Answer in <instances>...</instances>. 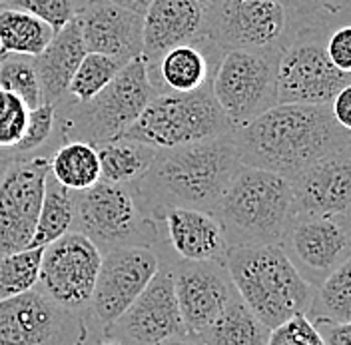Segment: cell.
Instances as JSON below:
<instances>
[{"label": "cell", "instance_id": "21", "mask_svg": "<svg viewBox=\"0 0 351 345\" xmlns=\"http://www.w3.org/2000/svg\"><path fill=\"white\" fill-rule=\"evenodd\" d=\"M164 248L186 261H219L228 256V241L214 214L174 208L164 214Z\"/></svg>", "mask_w": 351, "mask_h": 345}, {"label": "cell", "instance_id": "11", "mask_svg": "<svg viewBox=\"0 0 351 345\" xmlns=\"http://www.w3.org/2000/svg\"><path fill=\"white\" fill-rule=\"evenodd\" d=\"M88 313L60 307L38 287L0 300V345H86Z\"/></svg>", "mask_w": 351, "mask_h": 345}, {"label": "cell", "instance_id": "16", "mask_svg": "<svg viewBox=\"0 0 351 345\" xmlns=\"http://www.w3.org/2000/svg\"><path fill=\"white\" fill-rule=\"evenodd\" d=\"M280 248L313 287L351 256L350 217H293Z\"/></svg>", "mask_w": 351, "mask_h": 345}, {"label": "cell", "instance_id": "17", "mask_svg": "<svg viewBox=\"0 0 351 345\" xmlns=\"http://www.w3.org/2000/svg\"><path fill=\"white\" fill-rule=\"evenodd\" d=\"M174 292L186 333L197 337L238 296L226 263L170 259Z\"/></svg>", "mask_w": 351, "mask_h": 345}, {"label": "cell", "instance_id": "20", "mask_svg": "<svg viewBox=\"0 0 351 345\" xmlns=\"http://www.w3.org/2000/svg\"><path fill=\"white\" fill-rule=\"evenodd\" d=\"M202 0H152L144 12L142 58L154 62L168 48L202 40Z\"/></svg>", "mask_w": 351, "mask_h": 345}, {"label": "cell", "instance_id": "39", "mask_svg": "<svg viewBox=\"0 0 351 345\" xmlns=\"http://www.w3.org/2000/svg\"><path fill=\"white\" fill-rule=\"evenodd\" d=\"M317 333L324 345H351V322H331V320H313Z\"/></svg>", "mask_w": 351, "mask_h": 345}, {"label": "cell", "instance_id": "35", "mask_svg": "<svg viewBox=\"0 0 351 345\" xmlns=\"http://www.w3.org/2000/svg\"><path fill=\"white\" fill-rule=\"evenodd\" d=\"M86 2L88 0H10L8 6L34 14L36 19L50 24L54 32H58L80 14Z\"/></svg>", "mask_w": 351, "mask_h": 345}, {"label": "cell", "instance_id": "6", "mask_svg": "<svg viewBox=\"0 0 351 345\" xmlns=\"http://www.w3.org/2000/svg\"><path fill=\"white\" fill-rule=\"evenodd\" d=\"M92 239L100 252L116 248H158L164 243V224L146 210L136 184L98 182L74 192V228Z\"/></svg>", "mask_w": 351, "mask_h": 345}, {"label": "cell", "instance_id": "25", "mask_svg": "<svg viewBox=\"0 0 351 345\" xmlns=\"http://www.w3.org/2000/svg\"><path fill=\"white\" fill-rule=\"evenodd\" d=\"M54 34L50 24L30 12L12 6L0 8V56L24 54L34 58L50 44Z\"/></svg>", "mask_w": 351, "mask_h": 345}, {"label": "cell", "instance_id": "32", "mask_svg": "<svg viewBox=\"0 0 351 345\" xmlns=\"http://www.w3.org/2000/svg\"><path fill=\"white\" fill-rule=\"evenodd\" d=\"M0 88L16 94L30 110L44 102L43 88L32 56H24V54L0 56Z\"/></svg>", "mask_w": 351, "mask_h": 345}, {"label": "cell", "instance_id": "14", "mask_svg": "<svg viewBox=\"0 0 351 345\" xmlns=\"http://www.w3.org/2000/svg\"><path fill=\"white\" fill-rule=\"evenodd\" d=\"M160 259L162 263L144 292L118 320L102 329L104 337L126 345H154L186 333L176 300L170 258L160 256Z\"/></svg>", "mask_w": 351, "mask_h": 345}, {"label": "cell", "instance_id": "43", "mask_svg": "<svg viewBox=\"0 0 351 345\" xmlns=\"http://www.w3.org/2000/svg\"><path fill=\"white\" fill-rule=\"evenodd\" d=\"M108 2H114V4H118V6H124V8H128V10L138 12V14H144L152 0H108Z\"/></svg>", "mask_w": 351, "mask_h": 345}, {"label": "cell", "instance_id": "18", "mask_svg": "<svg viewBox=\"0 0 351 345\" xmlns=\"http://www.w3.org/2000/svg\"><path fill=\"white\" fill-rule=\"evenodd\" d=\"M293 217L351 219V144L331 152L289 178Z\"/></svg>", "mask_w": 351, "mask_h": 345}, {"label": "cell", "instance_id": "44", "mask_svg": "<svg viewBox=\"0 0 351 345\" xmlns=\"http://www.w3.org/2000/svg\"><path fill=\"white\" fill-rule=\"evenodd\" d=\"M96 345H126V344H122V342H116V340H110V337H104L102 342H98Z\"/></svg>", "mask_w": 351, "mask_h": 345}, {"label": "cell", "instance_id": "36", "mask_svg": "<svg viewBox=\"0 0 351 345\" xmlns=\"http://www.w3.org/2000/svg\"><path fill=\"white\" fill-rule=\"evenodd\" d=\"M30 108L16 94L0 88V148L12 150L21 142Z\"/></svg>", "mask_w": 351, "mask_h": 345}, {"label": "cell", "instance_id": "46", "mask_svg": "<svg viewBox=\"0 0 351 345\" xmlns=\"http://www.w3.org/2000/svg\"><path fill=\"white\" fill-rule=\"evenodd\" d=\"M2 2H10V0H2Z\"/></svg>", "mask_w": 351, "mask_h": 345}, {"label": "cell", "instance_id": "31", "mask_svg": "<svg viewBox=\"0 0 351 345\" xmlns=\"http://www.w3.org/2000/svg\"><path fill=\"white\" fill-rule=\"evenodd\" d=\"M44 248H26L0 256V300L21 296L38 285Z\"/></svg>", "mask_w": 351, "mask_h": 345}, {"label": "cell", "instance_id": "13", "mask_svg": "<svg viewBox=\"0 0 351 345\" xmlns=\"http://www.w3.org/2000/svg\"><path fill=\"white\" fill-rule=\"evenodd\" d=\"M50 156H21L0 182V256L32 246L43 208Z\"/></svg>", "mask_w": 351, "mask_h": 345}, {"label": "cell", "instance_id": "10", "mask_svg": "<svg viewBox=\"0 0 351 345\" xmlns=\"http://www.w3.org/2000/svg\"><path fill=\"white\" fill-rule=\"evenodd\" d=\"M351 80L331 64L319 30L300 26L278 60V104L326 106Z\"/></svg>", "mask_w": 351, "mask_h": 345}, {"label": "cell", "instance_id": "38", "mask_svg": "<svg viewBox=\"0 0 351 345\" xmlns=\"http://www.w3.org/2000/svg\"><path fill=\"white\" fill-rule=\"evenodd\" d=\"M285 6L289 8L293 21L300 26L313 24L326 19L329 14L343 8L350 0H284Z\"/></svg>", "mask_w": 351, "mask_h": 345}, {"label": "cell", "instance_id": "47", "mask_svg": "<svg viewBox=\"0 0 351 345\" xmlns=\"http://www.w3.org/2000/svg\"><path fill=\"white\" fill-rule=\"evenodd\" d=\"M202 2H206V0H202Z\"/></svg>", "mask_w": 351, "mask_h": 345}, {"label": "cell", "instance_id": "45", "mask_svg": "<svg viewBox=\"0 0 351 345\" xmlns=\"http://www.w3.org/2000/svg\"><path fill=\"white\" fill-rule=\"evenodd\" d=\"M2 4H4V2H2V0H0V8H2Z\"/></svg>", "mask_w": 351, "mask_h": 345}, {"label": "cell", "instance_id": "28", "mask_svg": "<svg viewBox=\"0 0 351 345\" xmlns=\"http://www.w3.org/2000/svg\"><path fill=\"white\" fill-rule=\"evenodd\" d=\"M74 228V192L58 184L50 172L46 178L43 208L30 248H46Z\"/></svg>", "mask_w": 351, "mask_h": 345}, {"label": "cell", "instance_id": "30", "mask_svg": "<svg viewBox=\"0 0 351 345\" xmlns=\"http://www.w3.org/2000/svg\"><path fill=\"white\" fill-rule=\"evenodd\" d=\"M128 62L130 60L100 52H86L68 84L64 98H70L74 102H86L106 86Z\"/></svg>", "mask_w": 351, "mask_h": 345}, {"label": "cell", "instance_id": "26", "mask_svg": "<svg viewBox=\"0 0 351 345\" xmlns=\"http://www.w3.org/2000/svg\"><path fill=\"white\" fill-rule=\"evenodd\" d=\"M100 160V180L110 184H134L150 168L156 148L116 138L96 146Z\"/></svg>", "mask_w": 351, "mask_h": 345}, {"label": "cell", "instance_id": "23", "mask_svg": "<svg viewBox=\"0 0 351 345\" xmlns=\"http://www.w3.org/2000/svg\"><path fill=\"white\" fill-rule=\"evenodd\" d=\"M86 52L80 24L78 19H74L54 34V38L38 56H34L44 102L56 106L64 98L68 84Z\"/></svg>", "mask_w": 351, "mask_h": 345}, {"label": "cell", "instance_id": "1", "mask_svg": "<svg viewBox=\"0 0 351 345\" xmlns=\"http://www.w3.org/2000/svg\"><path fill=\"white\" fill-rule=\"evenodd\" d=\"M232 138L243 166L285 178L351 144V132L333 120L329 104H276L232 130Z\"/></svg>", "mask_w": 351, "mask_h": 345}, {"label": "cell", "instance_id": "4", "mask_svg": "<svg viewBox=\"0 0 351 345\" xmlns=\"http://www.w3.org/2000/svg\"><path fill=\"white\" fill-rule=\"evenodd\" d=\"M226 267L234 287L265 327L307 313L315 287L295 270L280 246L230 248Z\"/></svg>", "mask_w": 351, "mask_h": 345}, {"label": "cell", "instance_id": "8", "mask_svg": "<svg viewBox=\"0 0 351 345\" xmlns=\"http://www.w3.org/2000/svg\"><path fill=\"white\" fill-rule=\"evenodd\" d=\"M298 24L284 0H206L202 38L219 52L284 50Z\"/></svg>", "mask_w": 351, "mask_h": 345}, {"label": "cell", "instance_id": "3", "mask_svg": "<svg viewBox=\"0 0 351 345\" xmlns=\"http://www.w3.org/2000/svg\"><path fill=\"white\" fill-rule=\"evenodd\" d=\"M212 214L230 248L280 246L293 219L289 178L241 166Z\"/></svg>", "mask_w": 351, "mask_h": 345}, {"label": "cell", "instance_id": "7", "mask_svg": "<svg viewBox=\"0 0 351 345\" xmlns=\"http://www.w3.org/2000/svg\"><path fill=\"white\" fill-rule=\"evenodd\" d=\"M232 130L214 98L210 80L194 92H158L122 138L162 150L210 140Z\"/></svg>", "mask_w": 351, "mask_h": 345}, {"label": "cell", "instance_id": "15", "mask_svg": "<svg viewBox=\"0 0 351 345\" xmlns=\"http://www.w3.org/2000/svg\"><path fill=\"white\" fill-rule=\"evenodd\" d=\"M160 263V254L154 248L132 246L104 252L88 313L104 329L144 292Z\"/></svg>", "mask_w": 351, "mask_h": 345}, {"label": "cell", "instance_id": "37", "mask_svg": "<svg viewBox=\"0 0 351 345\" xmlns=\"http://www.w3.org/2000/svg\"><path fill=\"white\" fill-rule=\"evenodd\" d=\"M265 345H324V340L306 313H298L271 327Z\"/></svg>", "mask_w": 351, "mask_h": 345}, {"label": "cell", "instance_id": "2", "mask_svg": "<svg viewBox=\"0 0 351 345\" xmlns=\"http://www.w3.org/2000/svg\"><path fill=\"white\" fill-rule=\"evenodd\" d=\"M232 132L210 140L156 150L146 174L134 182L156 219L174 208L210 212L241 170Z\"/></svg>", "mask_w": 351, "mask_h": 345}, {"label": "cell", "instance_id": "24", "mask_svg": "<svg viewBox=\"0 0 351 345\" xmlns=\"http://www.w3.org/2000/svg\"><path fill=\"white\" fill-rule=\"evenodd\" d=\"M269 327L252 313L240 296L223 307V311L197 337L206 345H265Z\"/></svg>", "mask_w": 351, "mask_h": 345}, {"label": "cell", "instance_id": "33", "mask_svg": "<svg viewBox=\"0 0 351 345\" xmlns=\"http://www.w3.org/2000/svg\"><path fill=\"white\" fill-rule=\"evenodd\" d=\"M313 26L322 34L331 64L351 80V0L337 12L313 22Z\"/></svg>", "mask_w": 351, "mask_h": 345}, {"label": "cell", "instance_id": "27", "mask_svg": "<svg viewBox=\"0 0 351 345\" xmlns=\"http://www.w3.org/2000/svg\"><path fill=\"white\" fill-rule=\"evenodd\" d=\"M50 176L70 192H84L100 182V160L96 146L72 140L50 156Z\"/></svg>", "mask_w": 351, "mask_h": 345}, {"label": "cell", "instance_id": "40", "mask_svg": "<svg viewBox=\"0 0 351 345\" xmlns=\"http://www.w3.org/2000/svg\"><path fill=\"white\" fill-rule=\"evenodd\" d=\"M333 120L343 130L351 132V82L341 88L329 102Z\"/></svg>", "mask_w": 351, "mask_h": 345}, {"label": "cell", "instance_id": "41", "mask_svg": "<svg viewBox=\"0 0 351 345\" xmlns=\"http://www.w3.org/2000/svg\"><path fill=\"white\" fill-rule=\"evenodd\" d=\"M154 345H206L199 337H194L190 333H184V335H174V337H168L164 342H158Z\"/></svg>", "mask_w": 351, "mask_h": 345}, {"label": "cell", "instance_id": "29", "mask_svg": "<svg viewBox=\"0 0 351 345\" xmlns=\"http://www.w3.org/2000/svg\"><path fill=\"white\" fill-rule=\"evenodd\" d=\"M306 316L311 322H351V256L315 287Z\"/></svg>", "mask_w": 351, "mask_h": 345}, {"label": "cell", "instance_id": "19", "mask_svg": "<svg viewBox=\"0 0 351 345\" xmlns=\"http://www.w3.org/2000/svg\"><path fill=\"white\" fill-rule=\"evenodd\" d=\"M88 52L132 60L142 56L144 14L108 0H88L76 16Z\"/></svg>", "mask_w": 351, "mask_h": 345}, {"label": "cell", "instance_id": "34", "mask_svg": "<svg viewBox=\"0 0 351 345\" xmlns=\"http://www.w3.org/2000/svg\"><path fill=\"white\" fill-rule=\"evenodd\" d=\"M54 134H56V106L43 102L40 106L30 110L26 130L12 152L19 156H32L34 152L48 146Z\"/></svg>", "mask_w": 351, "mask_h": 345}, {"label": "cell", "instance_id": "42", "mask_svg": "<svg viewBox=\"0 0 351 345\" xmlns=\"http://www.w3.org/2000/svg\"><path fill=\"white\" fill-rule=\"evenodd\" d=\"M21 156L19 154H14L12 150H8V148H0V182H2V178H4V174L8 172V168L19 160Z\"/></svg>", "mask_w": 351, "mask_h": 345}, {"label": "cell", "instance_id": "12", "mask_svg": "<svg viewBox=\"0 0 351 345\" xmlns=\"http://www.w3.org/2000/svg\"><path fill=\"white\" fill-rule=\"evenodd\" d=\"M100 263V248L72 230L43 250L36 287L60 307L88 313Z\"/></svg>", "mask_w": 351, "mask_h": 345}, {"label": "cell", "instance_id": "9", "mask_svg": "<svg viewBox=\"0 0 351 345\" xmlns=\"http://www.w3.org/2000/svg\"><path fill=\"white\" fill-rule=\"evenodd\" d=\"M282 50H226L212 74V92L232 128H240L278 104Z\"/></svg>", "mask_w": 351, "mask_h": 345}, {"label": "cell", "instance_id": "5", "mask_svg": "<svg viewBox=\"0 0 351 345\" xmlns=\"http://www.w3.org/2000/svg\"><path fill=\"white\" fill-rule=\"evenodd\" d=\"M156 94L148 76V64L138 56L86 102L62 98L56 104V122L64 142L80 140L100 146L122 138Z\"/></svg>", "mask_w": 351, "mask_h": 345}, {"label": "cell", "instance_id": "22", "mask_svg": "<svg viewBox=\"0 0 351 345\" xmlns=\"http://www.w3.org/2000/svg\"><path fill=\"white\" fill-rule=\"evenodd\" d=\"M218 56H221V52L204 38L197 43L180 44L168 48L148 64V76L156 92H194L212 80Z\"/></svg>", "mask_w": 351, "mask_h": 345}]
</instances>
